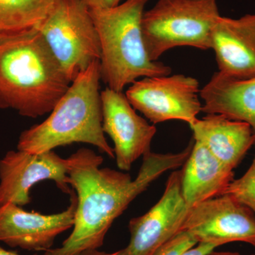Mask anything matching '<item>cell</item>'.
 <instances>
[{
  "instance_id": "cell-1",
  "label": "cell",
  "mask_w": 255,
  "mask_h": 255,
  "mask_svg": "<svg viewBox=\"0 0 255 255\" xmlns=\"http://www.w3.org/2000/svg\"><path fill=\"white\" fill-rule=\"evenodd\" d=\"M193 144L178 153L147 152L135 179L129 174L100 168L103 157L90 149L81 148L70 155L67 158L69 184L78 198L73 231L61 248L47 254L77 255L101 248L114 221L157 178L184 164Z\"/></svg>"
},
{
  "instance_id": "cell-2",
  "label": "cell",
  "mask_w": 255,
  "mask_h": 255,
  "mask_svg": "<svg viewBox=\"0 0 255 255\" xmlns=\"http://www.w3.org/2000/svg\"><path fill=\"white\" fill-rule=\"evenodd\" d=\"M70 84L39 31L0 43V110L42 117Z\"/></svg>"
},
{
  "instance_id": "cell-3",
  "label": "cell",
  "mask_w": 255,
  "mask_h": 255,
  "mask_svg": "<svg viewBox=\"0 0 255 255\" xmlns=\"http://www.w3.org/2000/svg\"><path fill=\"white\" fill-rule=\"evenodd\" d=\"M100 80L97 60L71 82L44 122L21 132L17 150L43 153L60 146L83 142L115 158L102 128Z\"/></svg>"
},
{
  "instance_id": "cell-4",
  "label": "cell",
  "mask_w": 255,
  "mask_h": 255,
  "mask_svg": "<svg viewBox=\"0 0 255 255\" xmlns=\"http://www.w3.org/2000/svg\"><path fill=\"white\" fill-rule=\"evenodd\" d=\"M148 0H126L107 9H90L101 47V80L117 92L140 78L165 76L172 68L149 58L141 22Z\"/></svg>"
},
{
  "instance_id": "cell-5",
  "label": "cell",
  "mask_w": 255,
  "mask_h": 255,
  "mask_svg": "<svg viewBox=\"0 0 255 255\" xmlns=\"http://www.w3.org/2000/svg\"><path fill=\"white\" fill-rule=\"evenodd\" d=\"M221 16L217 0H158L142 15L141 29L149 58L177 47L211 48V31Z\"/></svg>"
},
{
  "instance_id": "cell-6",
  "label": "cell",
  "mask_w": 255,
  "mask_h": 255,
  "mask_svg": "<svg viewBox=\"0 0 255 255\" xmlns=\"http://www.w3.org/2000/svg\"><path fill=\"white\" fill-rule=\"evenodd\" d=\"M39 32L71 82L100 60L98 33L90 9L80 0H57Z\"/></svg>"
},
{
  "instance_id": "cell-7",
  "label": "cell",
  "mask_w": 255,
  "mask_h": 255,
  "mask_svg": "<svg viewBox=\"0 0 255 255\" xmlns=\"http://www.w3.org/2000/svg\"><path fill=\"white\" fill-rule=\"evenodd\" d=\"M199 82L182 74L143 78L126 92L132 107L153 124L171 120L192 124L202 112Z\"/></svg>"
},
{
  "instance_id": "cell-8",
  "label": "cell",
  "mask_w": 255,
  "mask_h": 255,
  "mask_svg": "<svg viewBox=\"0 0 255 255\" xmlns=\"http://www.w3.org/2000/svg\"><path fill=\"white\" fill-rule=\"evenodd\" d=\"M190 233L198 243L219 246L242 242L255 248V214L229 194L215 197L188 209L180 231Z\"/></svg>"
},
{
  "instance_id": "cell-9",
  "label": "cell",
  "mask_w": 255,
  "mask_h": 255,
  "mask_svg": "<svg viewBox=\"0 0 255 255\" xmlns=\"http://www.w3.org/2000/svg\"><path fill=\"white\" fill-rule=\"evenodd\" d=\"M188 207L182 191V170L174 171L157 204L146 214L129 222L130 242L119 255H154L180 232Z\"/></svg>"
},
{
  "instance_id": "cell-10",
  "label": "cell",
  "mask_w": 255,
  "mask_h": 255,
  "mask_svg": "<svg viewBox=\"0 0 255 255\" xmlns=\"http://www.w3.org/2000/svg\"><path fill=\"white\" fill-rule=\"evenodd\" d=\"M44 180L54 181L60 190L71 194L67 159L53 150L38 154L8 151L0 159V207L9 203L18 206L29 204L31 188Z\"/></svg>"
},
{
  "instance_id": "cell-11",
  "label": "cell",
  "mask_w": 255,
  "mask_h": 255,
  "mask_svg": "<svg viewBox=\"0 0 255 255\" xmlns=\"http://www.w3.org/2000/svg\"><path fill=\"white\" fill-rule=\"evenodd\" d=\"M102 128L113 140L117 166L129 171L133 162L150 151L157 129L135 112L123 92H101Z\"/></svg>"
},
{
  "instance_id": "cell-12",
  "label": "cell",
  "mask_w": 255,
  "mask_h": 255,
  "mask_svg": "<svg viewBox=\"0 0 255 255\" xmlns=\"http://www.w3.org/2000/svg\"><path fill=\"white\" fill-rule=\"evenodd\" d=\"M70 195V205L59 214L28 212L9 203L1 206L0 242L26 251H49L57 236L73 227L78 198L74 191Z\"/></svg>"
},
{
  "instance_id": "cell-13",
  "label": "cell",
  "mask_w": 255,
  "mask_h": 255,
  "mask_svg": "<svg viewBox=\"0 0 255 255\" xmlns=\"http://www.w3.org/2000/svg\"><path fill=\"white\" fill-rule=\"evenodd\" d=\"M219 73L236 79L255 77V14L220 16L211 31Z\"/></svg>"
},
{
  "instance_id": "cell-14",
  "label": "cell",
  "mask_w": 255,
  "mask_h": 255,
  "mask_svg": "<svg viewBox=\"0 0 255 255\" xmlns=\"http://www.w3.org/2000/svg\"><path fill=\"white\" fill-rule=\"evenodd\" d=\"M189 126L193 139L233 170L255 144V134L249 124L222 114H206Z\"/></svg>"
},
{
  "instance_id": "cell-15",
  "label": "cell",
  "mask_w": 255,
  "mask_h": 255,
  "mask_svg": "<svg viewBox=\"0 0 255 255\" xmlns=\"http://www.w3.org/2000/svg\"><path fill=\"white\" fill-rule=\"evenodd\" d=\"M234 170L194 140L182 170V191L188 209L223 195L234 180Z\"/></svg>"
},
{
  "instance_id": "cell-16",
  "label": "cell",
  "mask_w": 255,
  "mask_h": 255,
  "mask_svg": "<svg viewBox=\"0 0 255 255\" xmlns=\"http://www.w3.org/2000/svg\"><path fill=\"white\" fill-rule=\"evenodd\" d=\"M202 112L249 124L255 134V77L236 79L216 72L201 89Z\"/></svg>"
},
{
  "instance_id": "cell-17",
  "label": "cell",
  "mask_w": 255,
  "mask_h": 255,
  "mask_svg": "<svg viewBox=\"0 0 255 255\" xmlns=\"http://www.w3.org/2000/svg\"><path fill=\"white\" fill-rule=\"evenodd\" d=\"M57 0H0V43L39 31Z\"/></svg>"
},
{
  "instance_id": "cell-18",
  "label": "cell",
  "mask_w": 255,
  "mask_h": 255,
  "mask_svg": "<svg viewBox=\"0 0 255 255\" xmlns=\"http://www.w3.org/2000/svg\"><path fill=\"white\" fill-rule=\"evenodd\" d=\"M225 194L232 196L255 214V154L250 168L241 178L233 181Z\"/></svg>"
},
{
  "instance_id": "cell-19",
  "label": "cell",
  "mask_w": 255,
  "mask_h": 255,
  "mask_svg": "<svg viewBox=\"0 0 255 255\" xmlns=\"http://www.w3.org/2000/svg\"><path fill=\"white\" fill-rule=\"evenodd\" d=\"M197 243V241L190 233L180 231L161 246L154 255H180Z\"/></svg>"
},
{
  "instance_id": "cell-20",
  "label": "cell",
  "mask_w": 255,
  "mask_h": 255,
  "mask_svg": "<svg viewBox=\"0 0 255 255\" xmlns=\"http://www.w3.org/2000/svg\"><path fill=\"white\" fill-rule=\"evenodd\" d=\"M219 247L217 244H215V243L199 242L198 243L197 246H194L192 248H189L180 255H209L210 253L214 252V250Z\"/></svg>"
},
{
  "instance_id": "cell-21",
  "label": "cell",
  "mask_w": 255,
  "mask_h": 255,
  "mask_svg": "<svg viewBox=\"0 0 255 255\" xmlns=\"http://www.w3.org/2000/svg\"><path fill=\"white\" fill-rule=\"evenodd\" d=\"M90 9H107L121 4L122 0H80Z\"/></svg>"
},
{
  "instance_id": "cell-22",
  "label": "cell",
  "mask_w": 255,
  "mask_h": 255,
  "mask_svg": "<svg viewBox=\"0 0 255 255\" xmlns=\"http://www.w3.org/2000/svg\"><path fill=\"white\" fill-rule=\"evenodd\" d=\"M119 251L114 253H106L97 251V250H90V251L82 252V253L77 255H119Z\"/></svg>"
},
{
  "instance_id": "cell-23",
  "label": "cell",
  "mask_w": 255,
  "mask_h": 255,
  "mask_svg": "<svg viewBox=\"0 0 255 255\" xmlns=\"http://www.w3.org/2000/svg\"><path fill=\"white\" fill-rule=\"evenodd\" d=\"M209 255H242L241 253H232V252H212V253H210ZM255 255V254L253 255Z\"/></svg>"
},
{
  "instance_id": "cell-24",
  "label": "cell",
  "mask_w": 255,
  "mask_h": 255,
  "mask_svg": "<svg viewBox=\"0 0 255 255\" xmlns=\"http://www.w3.org/2000/svg\"><path fill=\"white\" fill-rule=\"evenodd\" d=\"M0 255H19L17 254L16 253H14V252H11L6 251V250L4 249V248H1L0 246ZM43 255H48L47 253H45Z\"/></svg>"
}]
</instances>
